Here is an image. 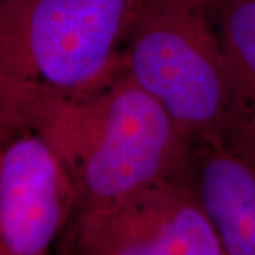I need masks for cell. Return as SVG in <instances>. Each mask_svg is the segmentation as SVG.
Here are the masks:
<instances>
[{"label": "cell", "instance_id": "7a4b0ae2", "mask_svg": "<svg viewBox=\"0 0 255 255\" xmlns=\"http://www.w3.org/2000/svg\"><path fill=\"white\" fill-rule=\"evenodd\" d=\"M143 0H0V111L18 125L125 68Z\"/></svg>", "mask_w": 255, "mask_h": 255}, {"label": "cell", "instance_id": "5b68a950", "mask_svg": "<svg viewBox=\"0 0 255 255\" xmlns=\"http://www.w3.org/2000/svg\"><path fill=\"white\" fill-rule=\"evenodd\" d=\"M75 210L73 177L54 147L16 125L0 153V255H58Z\"/></svg>", "mask_w": 255, "mask_h": 255}, {"label": "cell", "instance_id": "8992f818", "mask_svg": "<svg viewBox=\"0 0 255 255\" xmlns=\"http://www.w3.org/2000/svg\"><path fill=\"white\" fill-rule=\"evenodd\" d=\"M226 255H255V159L227 145L194 146L187 172Z\"/></svg>", "mask_w": 255, "mask_h": 255}, {"label": "cell", "instance_id": "52a82bcc", "mask_svg": "<svg viewBox=\"0 0 255 255\" xmlns=\"http://www.w3.org/2000/svg\"><path fill=\"white\" fill-rule=\"evenodd\" d=\"M219 27L228 88L224 145L255 155V0H220Z\"/></svg>", "mask_w": 255, "mask_h": 255}, {"label": "cell", "instance_id": "ba28073f", "mask_svg": "<svg viewBox=\"0 0 255 255\" xmlns=\"http://www.w3.org/2000/svg\"><path fill=\"white\" fill-rule=\"evenodd\" d=\"M16 128V124L11 122L1 111H0V153H1V149L4 146V142L6 139L9 137V135L11 133V130Z\"/></svg>", "mask_w": 255, "mask_h": 255}, {"label": "cell", "instance_id": "277c9868", "mask_svg": "<svg viewBox=\"0 0 255 255\" xmlns=\"http://www.w3.org/2000/svg\"><path fill=\"white\" fill-rule=\"evenodd\" d=\"M58 255H226L187 176L74 217Z\"/></svg>", "mask_w": 255, "mask_h": 255}, {"label": "cell", "instance_id": "6da1fadb", "mask_svg": "<svg viewBox=\"0 0 255 255\" xmlns=\"http://www.w3.org/2000/svg\"><path fill=\"white\" fill-rule=\"evenodd\" d=\"M18 125L38 130L67 166L77 190L74 217L147 184L187 176L194 149L127 68L88 94L38 107Z\"/></svg>", "mask_w": 255, "mask_h": 255}, {"label": "cell", "instance_id": "3957f363", "mask_svg": "<svg viewBox=\"0 0 255 255\" xmlns=\"http://www.w3.org/2000/svg\"><path fill=\"white\" fill-rule=\"evenodd\" d=\"M220 0H143L129 34L125 68L163 105L194 146H221L227 70Z\"/></svg>", "mask_w": 255, "mask_h": 255}]
</instances>
